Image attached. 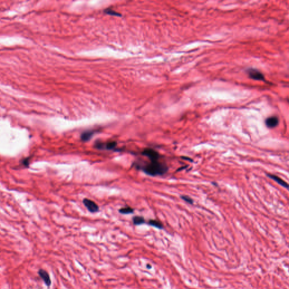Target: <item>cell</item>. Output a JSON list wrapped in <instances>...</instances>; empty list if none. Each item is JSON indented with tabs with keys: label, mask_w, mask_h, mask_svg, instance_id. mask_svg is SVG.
<instances>
[{
	"label": "cell",
	"mask_w": 289,
	"mask_h": 289,
	"mask_svg": "<svg viewBox=\"0 0 289 289\" xmlns=\"http://www.w3.org/2000/svg\"><path fill=\"white\" fill-rule=\"evenodd\" d=\"M145 174L151 176L163 175L168 171V168L166 164L158 161L150 162L141 167Z\"/></svg>",
	"instance_id": "6da1fadb"
},
{
	"label": "cell",
	"mask_w": 289,
	"mask_h": 289,
	"mask_svg": "<svg viewBox=\"0 0 289 289\" xmlns=\"http://www.w3.org/2000/svg\"><path fill=\"white\" fill-rule=\"evenodd\" d=\"M249 77L251 79L255 80L265 81V78L263 74L261 73L260 71H258L257 69L254 68H249L247 70Z\"/></svg>",
	"instance_id": "277c9868"
},
{
	"label": "cell",
	"mask_w": 289,
	"mask_h": 289,
	"mask_svg": "<svg viewBox=\"0 0 289 289\" xmlns=\"http://www.w3.org/2000/svg\"><path fill=\"white\" fill-rule=\"evenodd\" d=\"M119 211L122 214H130L134 212V209L130 207H126L120 209Z\"/></svg>",
	"instance_id": "7c38bea8"
},
{
	"label": "cell",
	"mask_w": 289,
	"mask_h": 289,
	"mask_svg": "<svg viewBox=\"0 0 289 289\" xmlns=\"http://www.w3.org/2000/svg\"><path fill=\"white\" fill-rule=\"evenodd\" d=\"M182 158H183V159H188V161H191V162H192V160L191 159H190V158H189V157H182Z\"/></svg>",
	"instance_id": "9a60e30c"
},
{
	"label": "cell",
	"mask_w": 289,
	"mask_h": 289,
	"mask_svg": "<svg viewBox=\"0 0 289 289\" xmlns=\"http://www.w3.org/2000/svg\"><path fill=\"white\" fill-rule=\"evenodd\" d=\"M268 176L271 179H272V180H274V181H276L277 183H279V185H281V186H283V187L285 188L286 189H288V188H289L288 184L286 183L285 181L282 180L279 177L277 176L276 175H272V174H268Z\"/></svg>",
	"instance_id": "9c48e42d"
},
{
	"label": "cell",
	"mask_w": 289,
	"mask_h": 289,
	"mask_svg": "<svg viewBox=\"0 0 289 289\" xmlns=\"http://www.w3.org/2000/svg\"><path fill=\"white\" fill-rule=\"evenodd\" d=\"M142 154L148 157L150 162L158 161L161 155L157 151L151 148H146L142 152Z\"/></svg>",
	"instance_id": "7a4b0ae2"
},
{
	"label": "cell",
	"mask_w": 289,
	"mask_h": 289,
	"mask_svg": "<svg viewBox=\"0 0 289 289\" xmlns=\"http://www.w3.org/2000/svg\"><path fill=\"white\" fill-rule=\"evenodd\" d=\"M83 203L89 212L95 213L99 211V207L96 203L89 199H83Z\"/></svg>",
	"instance_id": "5b68a950"
},
{
	"label": "cell",
	"mask_w": 289,
	"mask_h": 289,
	"mask_svg": "<svg viewBox=\"0 0 289 289\" xmlns=\"http://www.w3.org/2000/svg\"><path fill=\"white\" fill-rule=\"evenodd\" d=\"M148 223H149V225L157 228V229H162L163 228V225L161 223V222L157 221L156 220H150Z\"/></svg>",
	"instance_id": "8fae6325"
},
{
	"label": "cell",
	"mask_w": 289,
	"mask_h": 289,
	"mask_svg": "<svg viewBox=\"0 0 289 289\" xmlns=\"http://www.w3.org/2000/svg\"><path fill=\"white\" fill-rule=\"evenodd\" d=\"M147 268H149V269H150V268H151V265H150V264H148V265H147Z\"/></svg>",
	"instance_id": "2e32d148"
},
{
	"label": "cell",
	"mask_w": 289,
	"mask_h": 289,
	"mask_svg": "<svg viewBox=\"0 0 289 289\" xmlns=\"http://www.w3.org/2000/svg\"><path fill=\"white\" fill-rule=\"evenodd\" d=\"M117 146V142L116 141H109L106 143L102 142L96 141L94 144V148L100 150H113Z\"/></svg>",
	"instance_id": "3957f363"
},
{
	"label": "cell",
	"mask_w": 289,
	"mask_h": 289,
	"mask_svg": "<svg viewBox=\"0 0 289 289\" xmlns=\"http://www.w3.org/2000/svg\"><path fill=\"white\" fill-rule=\"evenodd\" d=\"M181 198L183 199V201H185L186 202L188 203L189 204H193V199H192L189 196H181Z\"/></svg>",
	"instance_id": "5bb4252c"
},
{
	"label": "cell",
	"mask_w": 289,
	"mask_h": 289,
	"mask_svg": "<svg viewBox=\"0 0 289 289\" xmlns=\"http://www.w3.org/2000/svg\"><path fill=\"white\" fill-rule=\"evenodd\" d=\"M279 119L276 116H271L265 120V124L270 128H273L278 125Z\"/></svg>",
	"instance_id": "8992f818"
},
{
	"label": "cell",
	"mask_w": 289,
	"mask_h": 289,
	"mask_svg": "<svg viewBox=\"0 0 289 289\" xmlns=\"http://www.w3.org/2000/svg\"><path fill=\"white\" fill-rule=\"evenodd\" d=\"M39 273L40 276L41 277L42 279L44 280V281L45 282L46 285L47 286H50L52 282H51L50 278L49 277L48 273L44 270H39Z\"/></svg>",
	"instance_id": "ba28073f"
},
{
	"label": "cell",
	"mask_w": 289,
	"mask_h": 289,
	"mask_svg": "<svg viewBox=\"0 0 289 289\" xmlns=\"http://www.w3.org/2000/svg\"><path fill=\"white\" fill-rule=\"evenodd\" d=\"M96 131L93 130H88L83 132L81 135L80 138L81 141L83 142H87L89 141L93 135L95 134Z\"/></svg>",
	"instance_id": "52a82bcc"
},
{
	"label": "cell",
	"mask_w": 289,
	"mask_h": 289,
	"mask_svg": "<svg viewBox=\"0 0 289 289\" xmlns=\"http://www.w3.org/2000/svg\"><path fill=\"white\" fill-rule=\"evenodd\" d=\"M105 13L108 14V15H114V16H121V15L119 13H116L115 11L112 10V9H107L105 10Z\"/></svg>",
	"instance_id": "4fadbf2b"
},
{
	"label": "cell",
	"mask_w": 289,
	"mask_h": 289,
	"mask_svg": "<svg viewBox=\"0 0 289 289\" xmlns=\"http://www.w3.org/2000/svg\"><path fill=\"white\" fill-rule=\"evenodd\" d=\"M133 222L135 225H140L144 224L145 222L144 218L142 216H135L133 218Z\"/></svg>",
	"instance_id": "30bf717a"
}]
</instances>
